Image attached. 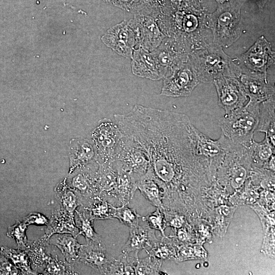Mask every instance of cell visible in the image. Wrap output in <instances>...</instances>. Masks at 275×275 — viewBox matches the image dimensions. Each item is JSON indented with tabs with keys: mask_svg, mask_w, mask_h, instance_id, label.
I'll use <instances>...</instances> for the list:
<instances>
[{
	"mask_svg": "<svg viewBox=\"0 0 275 275\" xmlns=\"http://www.w3.org/2000/svg\"><path fill=\"white\" fill-rule=\"evenodd\" d=\"M114 119L122 133L146 155L163 199L169 200L203 179L207 163L199 154L197 128L187 115L135 105L126 114L114 115Z\"/></svg>",
	"mask_w": 275,
	"mask_h": 275,
	"instance_id": "1",
	"label": "cell"
},
{
	"mask_svg": "<svg viewBox=\"0 0 275 275\" xmlns=\"http://www.w3.org/2000/svg\"><path fill=\"white\" fill-rule=\"evenodd\" d=\"M209 13L201 0H166L157 20L164 35L189 54L213 43Z\"/></svg>",
	"mask_w": 275,
	"mask_h": 275,
	"instance_id": "2",
	"label": "cell"
},
{
	"mask_svg": "<svg viewBox=\"0 0 275 275\" xmlns=\"http://www.w3.org/2000/svg\"><path fill=\"white\" fill-rule=\"evenodd\" d=\"M189 60L200 82L211 83L224 76L239 78L242 70L220 46L213 43L193 51Z\"/></svg>",
	"mask_w": 275,
	"mask_h": 275,
	"instance_id": "3",
	"label": "cell"
},
{
	"mask_svg": "<svg viewBox=\"0 0 275 275\" xmlns=\"http://www.w3.org/2000/svg\"><path fill=\"white\" fill-rule=\"evenodd\" d=\"M246 0H229L217 4L216 10L209 14V25L213 44L228 48L240 36L241 9Z\"/></svg>",
	"mask_w": 275,
	"mask_h": 275,
	"instance_id": "4",
	"label": "cell"
},
{
	"mask_svg": "<svg viewBox=\"0 0 275 275\" xmlns=\"http://www.w3.org/2000/svg\"><path fill=\"white\" fill-rule=\"evenodd\" d=\"M259 104L249 100L242 108L225 114L218 121L222 133L234 143L252 142L259 122Z\"/></svg>",
	"mask_w": 275,
	"mask_h": 275,
	"instance_id": "5",
	"label": "cell"
},
{
	"mask_svg": "<svg viewBox=\"0 0 275 275\" xmlns=\"http://www.w3.org/2000/svg\"><path fill=\"white\" fill-rule=\"evenodd\" d=\"M113 164L116 169L129 174L136 181L147 173L149 161L136 144L122 134L115 153Z\"/></svg>",
	"mask_w": 275,
	"mask_h": 275,
	"instance_id": "6",
	"label": "cell"
},
{
	"mask_svg": "<svg viewBox=\"0 0 275 275\" xmlns=\"http://www.w3.org/2000/svg\"><path fill=\"white\" fill-rule=\"evenodd\" d=\"M274 51L264 36L259 37L254 44L237 60L243 73L267 76V70L274 63Z\"/></svg>",
	"mask_w": 275,
	"mask_h": 275,
	"instance_id": "7",
	"label": "cell"
},
{
	"mask_svg": "<svg viewBox=\"0 0 275 275\" xmlns=\"http://www.w3.org/2000/svg\"><path fill=\"white\" fill-rule=\"evenodd\" d=\"M200 82L189 57L175 68L169 76L163 78L160 94L174 97L186 96Z\"/></svg>",
	"mask_w": 275,
	"mask_h": 275,
	"instance_id": "8",
	"label": "cell"
},
{
	"mask_svg": "<svg viewBox=\"0 0 275 275\" xmlns=\"http://www.w3.org/2000/svg\"><path fill=\"white\" fill-rule=\"evenodd\" d=\"M101 39L116 53L124 58H131L137 46L138 37L132 19L124 20L108 29Z\"/></svg>",
	"mask_w": 275,
	"mask_h": 275,
	"instance_id": "9",
	"label": "cell"
},
{
	"mask_svg": "<svg viewBox=\"0 0 275 275\" xmlns=\"http://www.w3.org/2000/svg\"><path fill=\"white\" fill-rule=\"evenodd\" d=\"M122 136V132L116 122L107 118L99 121L92 133V142L97 152L99 162L114 160Z\"/></svg>",
	"mask_w": 275,
	"mask_h": 275,
	"instance_id": "10",
	"label": "cell"
},
{
	"mask_svg": "<svg viewBox=\"0 0 275 275\" xmlns=\"http://www.w3.org/2000/svg\"><path fill=\"white\" fill-rule=\"evenodd\" d=\"M159 11H140L132 18L138 37L136 48L151 51L157 47L166 37L160 30L157 18Z\"/></svg>",
	"mask_w": 275,
	"mask_h": 275,
	"instance_id": "11",
	"label": "cell"
},
{
	"mask_svg": "<svg viewBox=\"0 0 275 275\" xmlns=\"http://www.w3.org/2000/svg\"><path fill=\"white\" fill-rule=\"evenodd\" d=\"M218 97V103L226 114L245 106L249 100L239 78L224 76L213 81Z\"/></svg>",
	"mask_w": 275,
	"mask_h": 275,
	"instance_id": "12",
	"label": "cell"
},
{
	"mask_svg": "<svg viewBox=\"0 0 275 275\" xmlns=\"http://www.w3.org/2000/svg\"><path fill=\"white\" fill-rule=\"evenodd\" d=\"M98 161L78 168L70 173L68 185L80 197L82 205L86 206L94 198L99 196Z\"/></svg>",
	"mask_w": 275,
	"mask_h": 275,
	"instance_id": "13",
	"label": "cell"
},
{
	"mask_svg": "<svg viewBox=\"0 0 275 275\" xmlns=\"http://www.w3.org/2000/svg\"><path fill=\"white\" fill-rule=\"evenodd\" d=\"M197 147L200 155L211 166L222 161L231 141L221 133L217 140H212L196 130Z\"/></svg>",
	"mask_w": 275,
	"mask_h": 275,
	"instance_id": "14",
	"label": "cell"
},
{
	"mask_svg": "<svg viewBox=\"0 0 275 275\" xmlns=\"http://www.w3.org/2000/svg\"><path fill=\"white\" fill-rule=\"evenodd\" d=\"M131 59V71L134 75L152 80H158L164 78L152 51L139 47L134 50Z\"/></svg>",
	"mask_w": 275,
	"mask_h": 275,
	"instance_id": "15",
	"label": "cell"
},
{
	"mask_svg": "<svg viewBox=\"0 0 275 275\" xmlns=\"http://www.w3.org/2000/svg\"><path fill=\"white\" fill-rule=\"evenodd\" d=\"M113 258L108 256L102 242H88L82 244L80 248L78 262L98 271L101 274H107Z\"/></svg>",
	"mask_w": 275,
	"mask_h": 275,
	"instance_id": "16",
	"label": "cell"
},
{
	"mask_svg": "<svg viewBox=\"0 0 275 275\" xmlns=\"http://www.w3.org/2000/svg\"><path fill=\"white\" fill-rule=\"evenodd\" d=\"M239 79L249 100L261 103L274 97V87L263 75L243 73Z\"/></svg>",
	"mask_w": 275,
	"mask_h": 275,
	"instance_id": "17",
	"label": "cell"
},
{
	"mask_svg": "<svg viewBox=\"0 0 275 275\" xmlns=\"http://www.w3.org/2000/svg\"><path fill=\"white\" fill-rule=\"evenodd\" d=\"M69 159V174L78 168L98 161L97 152L93 142L83 139L71 141Z\"/></svg>",
	"mask_w": 275,
	"mask_h": 275,
	"instance_id": "18",
	"label": "cell"
},
{
	"mask_svg": "<svg viewBox=\"0 0 275 275\" xmlns=\"http://www.w3.org/2000/svg\"><path fill=\"white\" fill-rule=\"evenodd\" d=\"M144 222V224H139L130 228L128 238L122 247V253L139 254L142 250L150 249L158 241L155 230Z\"/></svg>",
	"mask_w": 275,
	"mask_h": 275,
	"instance_id": "19",
	"label": "cell"
},
{
	"mask_svg": "<svg viewBox=\"0 0 275 275\" xmlns=\"http://www.w3.org/2000/svg\"><path fill=\"white\" fill-rule=\"evenodd\" d=\"M58 233H68L75 238L78 237V233L74 216L70 214L61 207L52 211L50 219L43 237L48 240L51 236Z\"/></svg>",
	"mask_w": 275,
	"mask_h": 275,
	"instance_id": "20",
	"label": "cell"
},
{
	"mask_svg": "<svg viewBox=\"0 0 275 275\" xmlns=\"http://www.w3.org/2000/svg\"><path fill=\"white\" fill-rule=\"evenodd\" d=\"M49 244L57 247L64 257V260L73 265L78 262L80 248L76 238L68 233H58L51 236L47 240Z\"/></svg>",
	"mask_w": 275,
	"mask_h": 275,
	"instance_id": "21",
	"label": "cell"
},
{
	"mask_svg": "<svg viewBox=\"0 0 275 275\" xmlns=\"http://www.w3.org/2000/svg\"><path fill=\"white\" fill-rule=\"evenodd\" d=\"M274 97L259 104V117L256 131L265 133V137L274 145Z\"/></svg>",
	"mask_w": 275,
	"mask_h": 275,
	"instance_id": "22",
	"label": "cell"
},
{
	"mask_svg": "<svg viewBox=\"0 0 275 275\" xmlns=\"http://www.w3.org/2000/svg\"><path fill=\"white\" fill-rule=\"evenodd\" d=\"M137 189L153 206L163 208V192L157 181L148 170L145 175L136 181Z\"/></svg>",
	"mask_w": 275,
	"mask_h": 275,
	"instance_id": "23",
	"label": "cell"
},
{
	"mask_svg": "<svg viewBox=\"0 0 275 275\" xmlns=\"http://www.w3.org/2000/svg\"><path fill=\"white\" fill-rule=\"evenodd\" d=\"M117 170L118 174L115 195L118 205L119 207L128 205L137 190L136 181L127 172L120 169Z\"/></svg>",
	"mask_w": 275,
	"mask_h": 275,
	"instance_id": "24",
	"label": "cell"
},
{
	"mask_svg": "<svg viewBox=\"0 0 275 275\" xmlns=\"http://www.w3.org/2000/svg\"><path fill=\"white\" fill-rule=\"evenodd\" d=\"M54 193L60 207L74 216L75 210L82 205L81 199L78 193L68 185L66 179L57 185Z\"/></svg>",
	"mask_w": 275,
	"mask_h": 275,
	"instance_id": "25",
	"label": "cell"
},
{
	"mask_svg": "<svg viewBox=\"0 0 275 275\" xmlns=\"http://www.w3.org/2000/svg\"><path fill=\"white\" fill-rule=\"evenodd\" d=\"M76 209L74 215L75 225L78 229L77 236L82 235L88 242H102L101 238L95 231L93 227V221L88 209L82 206Z\"/></svg>",
	"mask_w": 275,
	"mask_h": 275,
	"instance_id": "26",
	"label": "cell"
},
{
	"mask_svg": "<svg viewBox=\"0 0 275 275\" xmlns=\"http://www.w3.org/2000/svg\"><path fill=\"white\" fill-rule=\"evenodd\" d=\"M138 254L121 253L113 258L108 268L107 274H135Z\"/></svg>",
	"mask_w": 275,
	"mask_h": 275,
	"instance_id": "27",
	"label": "cell"
},
{
	"mask_svg": "<svg viewBox=\"0 0 275 275\" xmlns=\"http://www.w3.org/2000/svg\"><path fill=\"white\" fill-rule=\"evenodd\" d=\"M49 244L47 240L43 237L29 244L26 251L35 268L44 269L51 258V254L47 249Z\"/></svg>",
	"mask_w": 275,
	"mask_h": 275,
	"instance_id": "28",
	"label": "cell"
},
{
	"mask_svg": "<svg viewBox=\"0 0 275 275\" xmlns=\"http://www.w3.org/2000/svg\"><path fill=\"white\" fill-rule=\"evenodd\" d=\"M1 250L10 260L22 274H37L31 267V260L26 250H16L2 246Z\"/></svg>",
	"mask_w": 275,
	"mask_h": 275,
	"instance_id": "29",
	"label": "cell"
},
{
	"mask_svg": "<svg viewBox=\"0 0 275 275\" xmlns=\"http://www.w3.org/2000/svg\"><path fill=\"white\" fill-rule=\"evenodd\" d=\"M84 207L88 210L94 220L114 218L113 214L114 206L100 196L93 198Z\"/></svg>",
	"mask_w": 275,
	"mask_h": 275,
	"instance_id": "30",
	"label": "cell"
},
{
	"mask_svg": "<svg viewBox=\"0 0 275 275\" xmlns=\"http://www.w3.org/2000/svg\"><path fill=\"white\" fill-rule=\"evenodd\" d=\"M252 147V160L260 162H267L268 165L271 158L274 156V145L264 138L260 142L253 140Z\"/></svg>",
	"mask_w": 275,
	"mask_h": 275,
	"instance_id": "31",
	"label": "cell"
},
{
	"mask_svg": "<svg viewBox=\"0 0 275 275\" xmlns=\"http://www.w3.org/2000/svg\"><path fill=\"white\" fill-rule=\"evenodd\" d=\"M113 218L118 219L122 224L129 228L134 227L140 224V215L134 208H131L127 205L120 207H114Z\"/></svg>",
	"mask_w": 275,
	"mask_h": 275,
	"instance_id": "32",
	"label": "cell"
},
{
	"mask_svg": "<svg viewBox=\"0 0 275 275\" xmlns=\"http://www.w3.org/2000/svg\"><path fill=\"white\" fill-rule=\"evenodd\" d=\"M28 225L23 221L16 220L14 225L8 227L7 232L8 237L15 239L18 249L26 250L29 248V243L26 235Z\"/></svg>",
	"mask_w": 275,
	"mask_h": 275,
	"instance_id": "33",
	"label": "cell"
},
{
	"mask_svg": "<svg viewBox=\"0 0 275 275\" xmlns=\"http://www.w3.org/2000/svg\"><path fill=\"white\" fill-rule=\"evenodd\" d=\"M161 263V260L150 255L139 259L135 266V274H159Z\"/></svg>",
	"mask_w": 275,
	"mask_h": 275,
	"instance_id": "34",
	"label": "cell"
},
{
	"mask_svg": "<svg viewBox=\"0 0 275 275\" xmlns=\"http://www.w3.org/2000/svg\"><path fill=\"white\" fill-rule=\"evenodd\" d=\"M44 274H77L73 270V265L59 259L57 256H52L42 271Z\"/></svg>",
	"mask_w": 275,
	"mask_h": 275,
	"instance_id": "35",
	"label": "cell"
},
{
	"mask_svg": "<svg viewBox=\"0 0 275 275\" xmlns=\"http://www.w3.org/2000/svg\"><path fill=\"white\" fill-rule=\"evenodd\" d=\"M162 209L157 207L155 211L149 213L145 216H142L141 218L151 229L159 231L163 236L165 237L164 230L166 226V221Z\"/></svg>",
	"mask_w": 275,
	"mask_h": 275,
	"instance_id": "36",
	"label": "cell"
},
{
	"mask_svg": "<svg viewBox=\"0 0 275 275\" xmlns=\"http://www.w3.org/2000/svg\"><path fill=\"white\" fill-rule=\"evenodd\" d=\"M166 0H133L130 11L137 13L142 9L160 7Z\"/></svg>",
	"mask_w": 275,
	"mask_h": 275,
	"instance_id": "37",
	"label": "cell"
},
{
	"mask_svg": "<svg viewBox=\"0 0 275 275\" xmlns=\"http://www.w3.org/2000/svg\"><path fill=\"white\" fill-rule=\"evenodd\" d=\"M19 273V270L1 250L0 274H20Z\"/></svg>",
	"mask_w": 275,
	"mask_h": 275,
	"instance_id": "38",
	"label": "cell"
},
{
	"mask_svg": "<svg viewBox=\"0 0 275 275\" xmlns=\"http://www.w3.org/2000/svg\"><path fill=\"white\" fill-rule=\"evenodd\" d=\"M28 226L29 225H47L49 219L40 213L32 212L24 217L22 221Z\"/></svg>",
	"mask_w": 275,
	"mask_h": 275,
	"instance_id": "39",
	"label": "cell"
},
{
	"mask_svg": "<svg viewBox=\"0 0 275 275\" xmlns=\"http://www.w3.org/2000/svg\"><path fill=\"white\" fill-rule=\"evenodd\" d=\"M105 3L120 8L127 11H130L133 0H102Z\"/></svg>",
	"mask_w": 275,
	"mask_h": 275,
	"instance_id": "40",
	"label": "cell"
},
{
	"mask_svg": "<svg viewBox=\"0 0 275 275\" xmlns=\"http://www.w3.org/2000/svg\"><path fill=\"white\" fill-rule=\"evenodd\" d=\"M169 223L171 226L175 228H179L182 226L183 221L181 217L176 216L174 217L170 218Z\"/></svg>",
	"mask_w": 275,
	"mask_h": 275,
	"instance_id": "41",
	"label": "cell"
},
{
	"mask_svg": "<svg viewBox=\"0 0 275 275\" xmlns=\"http://www.w3.org/2000/svg\"><path fill=\"white\" fill-rule=\"evenodd\" d=\"M260 184L264 188L273 189L274 187V179H264L261 182Z\"/></svg>",
	"mask_w": 275,
	"mask_h": 275,
	"instance_id": "42",
	"label": "cell"
},
{
	"mask_svg": "<svg viewBox=\"0 0 275 275\" xmlns=\"http://www.w3.org/2000/svg\"><path fill=\"white\" fill-rule=\"evenodd\" d=\"M269 0H258L257 5L259 9H262Z\"/></svg>",
	"mask_w": 275,
	"mask_h": 275,
	"instance_id": "43",
	"label": "cell"
},
{
	"mask_svg": "<svg viewBox=\"0 0 275 275\" xmlns=\"http://www.w3.org/2000/svg\"><path fill=\"white\" fill-rule=\"evenodd\" d=\"M214 1H215L217 3V4H222L229 0H214Z\"/></svg>",
	"mask_w": 275,
	"mask_h": 275,
	"instance_id": "44",
	"label": "cell"
}]
</instances>
